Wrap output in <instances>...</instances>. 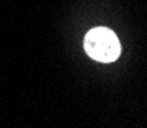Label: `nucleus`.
<instances>
[{"label":"nucleus","mask_w":147,"mask_h":128,"mask_svg":"<svg viewBox=\"0 0 147 128\" xmlns=\"http://www.w3.org/2000/svg\"><path fill=\"white\" fill-rule=\"evenodd\" d=\"M84 48L91 59L102 63L115 62L121 54V45L116 34L101 26L87 33L84 39Z\"/></svg>","instance_id":"1"}]
</instances>
